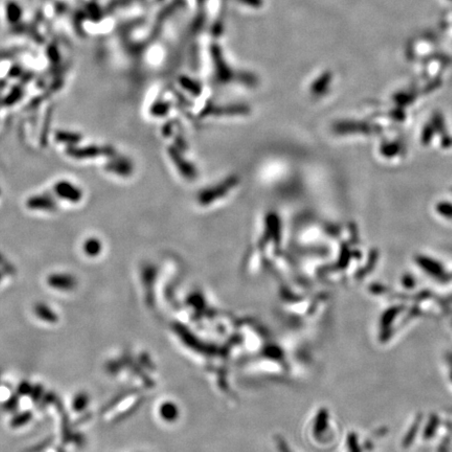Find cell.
<instances>
[{
    "instance_id": "obj_1",
    "label": "cell",
    "mask_w": 452,
    "mask_h": 452,
    "mask_svg": "<svg viewBox=\"0 0 452 452\" xmlns=\"http://www.w3.org/2000/svg\"><path fill=\"white\" fill-rule=\"evenodd\" d=\"M30 313L34 322L44 328L58 326L62 322V316L59 310L45 302L32 304Z\"/></svg>"
},
{
    "instance_id": "obj_2",
    "label": "cell",
    "mask_w": 452,
    "mask_h": 452,
    "mask_svg": "<svg viewBox=\"0 0 452 452\" xmlns=\"http://www.w3.org/2000/svg\"><path fill=\"white\" fill-rule=\"evenodd\" d=\"M92 405V398L89 392L85 390H78L74 392L70 400L68 410L70 416H82L87 414Z\"/></svg>"
},
{
    "instance_id": "obj_3",
    "label": "cell",
    "mask_w": 452,
    "mask_h": 452,
    "mask_svg": "<svg viewBox=\"0 0 452 452\" xmlns=\"http://www.w3.org/2000/svg\"><path fill=\"white\" fill-rule=\"evenodd\" d=\"M48 286L54 291L67 294V293L74 291L76 282L70 274H54L48 278Z\"/></svg>"
}]
</instances>
